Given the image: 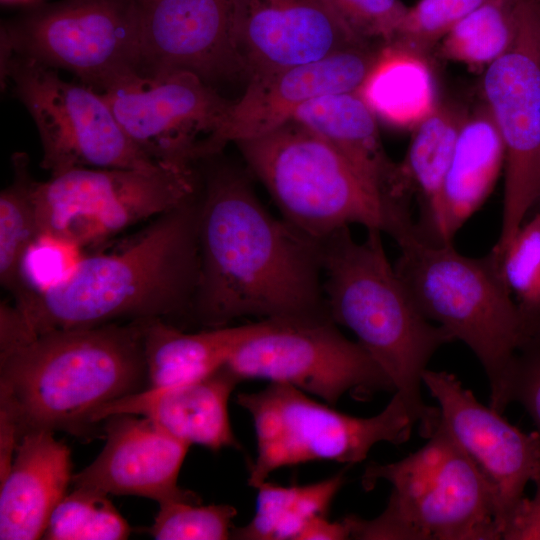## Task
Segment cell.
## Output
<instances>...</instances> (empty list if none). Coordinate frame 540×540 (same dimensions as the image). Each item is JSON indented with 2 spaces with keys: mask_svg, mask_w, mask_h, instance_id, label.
Wrapping results in <instances>:
<instances>
[{
  "mask_svg": "<svg viewBox=\"0 0 540 540\" xmlns=\"http://www.w3.org/2000/svg\"><path fill=\"white\" fill-rule=\"evenodd\" d=\"M395 270L426 319L466 344L481 363L490 387V407L510 404L509 382L520 352L540 341V321L521 309L489 252L470 257L453 243L425 241L409 230L394 239Z\"/></svg>",
  "mask_w": 540,
  "mask_h": 540,
  "instance_id": "5",
  "label": "cell"
},
{
  "mask_svg": "<svg viewBox=\"0 0 540 540\" xmlns=\"http://www.w3.org/2000/svg\"><path fill=\"white\" fill-rule=\"evenodd\" d=\"M422 383L436 399L442 423L486 481L501 537L526 485L540 473V434L507 422L453 374L427 368Z\"/></svg>",
  "mask_w": 540,
  "mask_h": 540,
  "instance_id": "15",
  "label": "cell"
},
{
  "mask_svg": "<svg viewBox=\"0 0 540 540\" xmlns=\"http://www.w3.org/2000/svg\"><path fill=\"white\" fill-rule=\"evenodd\" d=\"M144 320L52 330L0 351V401L19 438L30 430L83 432L104 405L147 383Z\"/></svg>",
  "mask_w": 540,
  "mask_h": 540,
  "instance_id": "3",
  "label": "cell"
},
{
  "mask_svg": "<svg viewBox=\"0 0 540 540\" xmlns=\"http://www.w3.org/2000/svg\"><path fill=\"white\" fill-rule=\"evenodd\" d=\"M253 327L254 323L228 325L191 333L163 319L144 320L147 388L183 384L214 373Z\"/></svg>",
  "mask_w": 540,
  "mask_h": 540,
  "instance_id": "24",
  "label": "cell"
},
{
  "mask_svg": "<svg viewBox=\"0 0 540 540\" xmlns=\"http://www.w3.org/2000/svg\"><path fill=\"white\" fill-rule=\"evenodd\" d=\"M376 118L354 92L310 100L294 112L290 121L330 144L369 186L398 209L405 200L399 168L383 148Z\"/></svg>",
  "mask_w": 540,
  "mask_h": 540,
  "instance_id": "22",
  "label": "cell"
},
{
  "mask_svg": "<svg viewBox=\"0 0 540 540\" xmlns=\"http://www.w3.org/2000/svg\"><path fill=\"white\" fill-rule=\"evenodd\" d=\"M427 439L399 461L366 466L363 488L373 489L382 480L391 494L377 517L343 519L351 539H501L489 487L441 419Z\"/></svg>",
  "mask_w": 540,
  "mask_h": 540,
  "instance_id": "6",
  "label": "cell"
},
{
  "mask_svg": "<svg viewBox=\"0 0 540 540\" xmlns=\"http://www.w3.org/2000/svg\"><path fill=\"white\" fill-rule=\"evenodd\" d=\"M106 444L99 456L72 476L75 487L107 495H133L162 503L199 496L177 485L188 443L168 434L145 417L116 414L106 418Z\"/></svg>",
  "mask_w": 540,
  "mask_h": 540,
  "instance_id": "19",
  "label": "cell"
},
{
  "mask_svg": "<svg viewBox=\"0 0 540 540\" xmlns=\"http://www.w3.org/2000/svg\"><path fill=\"white\" fill-rule=\"evenodd\" d=\"M108 495L75 487L53 510L43 538L49 540H122L130 526Z\"/></svg>",
  "mask_w": 540,
  "mask_h": 540,
  "instance_id": "30",
  "label": "cell"
},
{
  "mask_svg": "<svg viewBox=\"0 0 540 540\" xmlns=\"http://www.w3.org/2000/svg\"><path fill=\"white\" fill-rule=\"evenodd\" d=\"M326 0H238L234 47L252 78L363 44Z\"/></svg>",
  "mask_w": 540,
  "mask_h": 540,
  "instance_id": "17",
  "label": "cell"
},
{
  "mask_svg": "<svg viewBox=\"0 0 540 540\" xmlns=\"http://www.w3.org/2000/svg\"><path fill=\"white\" fill-rule=\"evenodd\" d=\"M140 1H147V0H140Z\"/></svg>",
  "mask_w": 540,
  "mask_h": 540,
  "instance_id": "38",
  "label": "cell"
},
{
  "mask_svg": "<svg viewBox=\"0 0 540 540\" xmlns=\"http://www.w3.org/2000/svg\"><path fill=\"white\" fill-rule=\"evenodd\" d=\"M501 269L521 309L540 321V211L523 223L507 246Z\"/></svg>",
  "mask_w": 540,
  "mask_h": 540,
  "instance_id": "32",
  "label": "cell"
},
{
  "mask_svg": "<svg viewBox=\"0 0 540 540\" xmlns=\"http://www.w3.org/2000/svg\"><path fill=\"white\" fill-rule=\"evenodd\" d=\"M13 181L0 194V282L16 297L26 289L23 263L27 252L40 237L32 200L34 179L25 153L12 157Z\"/></svg>",
  "mask_w": 540,
  "mask_h": 540,
  "instance_id": "28",
  "label": "cell"
},
{
  "mask_svg": "<svg viewBox=\"0 0 540 540\" xmlns=\"http://www.w3.org/2000/svg\"><path fill=\"white\" fill-rule=\"evenodd\" d=\"M241 382L225 366L187 383L146 388L99 408L91 423L112 415L131 414L149 419L175 438L211 450L240 449L228 410L229 398Z\"/></svg>",
  "mask_w": 540,
  "mask_h": 540,
  "instance_id": "20",
  "label": "cell"
},
{
  "mask_svg": "<svg viewBox=\"0 0 540 540\" xmlns=\"http://www.w3.org/2000/svg\"><path fill=\"white\" fill-rule=\"evenodd\" d=\"M194 172L78 168L32 184L40 236L76 248L106 241L195 197Z\"/></svg>",
  "mask_w": 540,
  "mask_h": 540,
  "instance_id": "10",
  "label": "cell"
},
{
  "mask_svg": "<svg viewBox=\"0 0 540 540\" xmlns=\"http://www.w3.org/2000/svg\"><path fill=\"white\" fill-rule=\"evenodd\" d=\"M236 144L282 218L315 240L351 224L394 238L414 222L410 213L389 205L330 144L294 121Z\"/></svg>",
  "mask_w": 540,
  "mask_h": 540,
  "instance_id": "7",
  "label": "cell"
},
{
  "mask_svg": "<svg viewBox=\"0 0 540 540\" xmlns=\"http://www.w3.org/2000/svg\"><path fill=\"white\" fill-rule=\"evenodd\" d=\"M139 2L141 78L187 71L209 84L241 75L234 47L238 0Z\"/></svg>",
  "mask_w": 540,
  "mask_h": 540,
  "instance_id": "16",
  "label": "cell"
},
{
  "mask_svg": "<svg viewBox=\"0 0 540 540\" xmlns=\"http://www.w3.org/2000/svg\"><path fill=\"white\" fill-rule=\"evenodd\" d=\"M330 317L264 319L254 323L225 367L241 381L266 379L294 386L334 406L346 393L366 399L394 392L385 372Z\"/></svg>",
  "mask_w": 540,
  "mask_h": 540,
  "instance_id": "11",
  "label": "cell"
},
{
  "mask_svg": "<svg viewBox=\"0 0 540 540\" xmlns=\"http://www.w3.org/2000/svg\"><path fill=\"white\" fill-rule=\"evenodd\" d=\"M382 233L367 229L358 242L346 226L320 241L326 309L385 372L427 438L440 414L422 399V376L434 353L454 339L417 308L387 257Z\"/></svg>",
  "mask_w": 540,
  "mask_h": 540,
  "instance_id": "4",
  "label": "cell"
},
{
  "mask_svg": "<svg viewBox=\"0 0 540 540\" xmlns=\"http://www.w3.org/2000/svg\"><path fill=\"white\" fill-rule=\"evenodd\" d=\"M533 482L536 485L534 496L522 497L507 521L501 539H540V473Z\"/></svg>",
  "mask_w": 540,
  "mask_h": 540,
  "instance_id": "36",
  "label": "cell"
},
{
  "mask_svg": "<svg viewBox=\"0 0 540 540\" xmlns=\"http://www.w3.org/2000/svg\"><path fill=\"white\" fill-rule=\"evenodd\" d=\"M147 532L157 540H225L231 538L236 509L228 504L202 506L187 500L159 503Z\"/></svg>",
  "mask_w": 540,
  "mask_h": 540,
  "instance_id": "31",
  "label": "cell"
},
{
  "mask_svg": "<svg viewBox=\"0 0 540 540\" xmlns=\"http://www.w3.org/2000/svg\"><path fill=\"white\" fill-rule=\"evenodd\" d=\"M195 197L122 247L77 260L60 280L27 287L14 305L34 335L190 313L199 269Z\"/></svg>",
  "mask_w": 540,
  "mask_h": 540,
  "instance_id": "2",
  "label": "cell"
},
{
  "mask_svg": "<svg viewBox=\"0 0 540 540\" xmlns=\"http://www.w3.org/2000/svg\"><path fill=\"white\" fill-rule=\"evenodd\" d=\"M483 90L505 150L500 234L491 252L501 259L540 204V5L521 0L512 46L487 66Z\"/></svg>",
  "mask_w": 540,
  "mask_h": 540,
  "instance_id": "13",
  "label": "cell"
},
{
  "mask_svg": "<svg viewBox=\"0 0 540 540\" xmlns=\"http://www.w3.org/2000/svg\"><path fill=\"white\" fill-rule=\"evenodd\" d=\"M199 269L190 314L206 328L244 316L329 317L321 244L271 215L237 169L222 166L197 202Z\"/></svg>",
  "mask_w": 540,
  "mask_h": 540,
  "instance_id": "1",
  "label": "cell"
},
{
  "mask_svg": "<svg viewBox=\"0 0 540 540\" xmlns=\"http://www.w3.org/2000/svg\"><path fill=\"white\" fill-rule=\"evenodd\" d=\"M2 52L4 75L39 132L40 166L52 176L78 168L160 167L128 137L102 93L67 82L35 60Z\"/></svg>",
  "mask_w": 540,
  "mask_h": 540,
  "instance_id": "12",
  "label": "cell"
},
{
  "mask_svg": "<svg viewBox=\"0 0 540 540\" xmlns=\"http://www.w3.org/2000/svg\"><path fill=\"white\" fill-rule=\"evenodd\" d=\"M253 421L257 456L247 485L257 489L277 469L316 460L357 464L379 442L408 441L416 425L394 393L377 415L356 417L317 402L294 386L270 382L257 392L236 396Z\"/></svg>",
  "mask_w": 540,
  "mask_h": 540,
  "instance_id": "8",
  "label": "cell"
},
{
  "mask_svg": "<svg viewBox=\"0 0 540 540\" xmlns=\"http://www.w3.org/2000/svg\"><path fill=\"white\" fill-rule=\"evenodd\" d=\"M139 0H61L1 29L2 51L76 75L104 93L140 79Z\"/></svg>",
  "mask_w": 540,
  "mask_h": 540,
  "instance_id": "9",
  "label": "cell"
},
{
  "mask_svg": "<svg viewBox=\"0 0 540 540\" xmlns=\"http://www.w3.org/2000/svg\"><path fill=\"white\" fill-rule=\"evenodd\" d=\"M344 24L361 40L396 36L407 12L400 0H326Z\"/></svg>",
  "mask_w": 540,
  "mask_h": 540,
  "instance_id": "34",
  "label": "cell"
},
{
  "mask_svg": "<svg viewBox=\"0 0 540 540\" xmlns=\"http://www.w3.org/2000/svg\"><path fill=\"white\" fill-rule=\"evenodd\" d=\"M538 2H539V5H540V0H538Z\"/></svg>",
  "mask_w": 540,
  "mask_h": 540,
  "instance_id": "39",
  "label": "cell"
},
{
  "mask_svg": "<svg viewBox=\"0 0 540 540\" xmlns=\"http://www.w3.org/2000/svg\"><path fill=\"white\" fill-rule=\"evenodd\" d=\"M70 449L54 431L30 430L18 441L0 481V539L43 538L50 516L72 481Z\"/></svg>",
  "mask_w": 540,
  "mask_h": 540,
  "instance_id": "21",
  "label": "cell"
},
{
  "mask_svg": "<svg viewBox=\"0 0 540 540\" xmlns=\"http://www.w3.org/2000/svg\"><path fill=\"white\" fill-rule=\"evenodd\" d=\"M499 130L486 107L467 115L446 172L425 241L452 243L463 224L484 204L504 167Z\"/></svg>",
  "mask_w": 540,
  "mask_h": 540,
  "instance_id": "23",
  "label": "cell"
},
{
  "mask_svg": "<svg viewBox=\"0 0 540 540\" xmlns=\"http://www.w3.org/2000/svg\"><path fill=\"white\" fill-rule=\"evenodd\" d=\"M509 400L525 408L540 434V341L518 354L509 382Z\"/></svg>",
  "mask_w": 540,
  "mask_h": 540,
  "instance_id": "35",
  "label": "cell"
},
{
  "mask_svg": "<svg viewBox=\"0 0 540 540\" xmlns=\"http://www.w3.org/2000/svg\"><path fill=\"white\" fill-rule=\"evenodd\" d=\"M488 0H419L408 8L394 39L388 44L425 55L464 17Z\"/></svg>",
  "mask_w": 540,
  "mask_h": 540,
  "instance_id": "33",
  "label": "cell"
},
{
  "mask_svg": "<svg viewBox=\"0 0 540 540\" xmlns=\"http://www.w3.org/2000/svg\"><path fill=\"white\" fill-rule=\"evenodd\" d=\"M357 94L376 117L401 129H415L437 105L424 55L395 44L378 51Z\"/></svg>",
  "mask_w": 540,
  "mask_h": 540,
  "instance_id": "25",
  "label": "cell"
},
{
  "mask_svg": "<svg viewBox=\"0 0 540 540\" xmlns=\"http://www.w3.org/2000/svg\"><path fill=\"white\" fill-rule=\"evenodd\" d=\"M467 117L463 110L439 104L414 129L406 157L398 164L405 191L417 192L420 219L416 234L425 239L433 222L443 181L452 159L456 142Z\"/></svg>",
  "mask_w": 540,
  "mask_h": 540,
  "instance_id": "26",
  "label": "cell"
},
{
  "mask_svg": "<svg viewBox=\"0 0 540 540\" xmlns=\"http://www.w3.org/2000/svg\"><path fill=\"white\" fill-rule=\"evenodd\" d=\"M377 53L363 43L317 61L250 79L243 95L231 103L215 133L209 157L230 142L254 138L283 125L310 100L357 92Z\"/></svg>",
  "mask_w": 540,
  "mask_h": 540,
  "instance_id": "18",
  "label": "cell"
},
{
  "mask_svg": "<svg viewBox=\"0 0 540 540\" xmlns=\"http://www.w3.org/2000/svg\"><path fill=\"white\" fill-rule=\"evenodd\" d=\"M132 142L157 165L194 172L231 101L187 72H173L102 93Z\"/></svg>",
  "mask_w": 540,
  "mask_h": 540,
  "instance_id": "14",
  "label": "cell"
},
{
  "mask_svg": "<svg viewBox=\"0 0 540 540\" xmlns=\"http://www.w3.org/2000/svg\"><path fill=\"white\" fill-rule=\"evenodd\" d=\"M520 1H486L442 38L441 55L472 67L489 66L516 38Z\"/></svg>",
  "mask_w": 540,
  "mask_h": 540,
  "instance_id": "29",
  "label": "cell"
},
{
  "mask_svg": "<svg viewBox=\"0 0 540 540\" xmlns=\"http://www.w3.org/2000/svg\"><path fill=\"white\" fill-rule=\"evenodd\" d=\"M344 482V471L304 486H280L265 481L257 488L255 515L245 526L233 529L231 538L297 540L310 519L327 514Z\"/></svg>",
  "mask_w": 540,
  "mask_h": 540,
  "instance_id": "27",
  "label": "cell"
},
{
  "mask_svg": "<svg viewBox=\"0 0 540 540\" xmlns=\"http://www.w3.org/2000/svg\"><path fill=\"white\" fill-rule=\"evenodd\" d=\"M350 539V531L342 519L331 522L326 515L310 519L299 533L297 540H344Z\"/></svg>",
  "mask_w": 540,
  "mask_h": 540,
  "instance_id": "37",
  "label": "cell"
}]
</instances>
